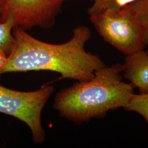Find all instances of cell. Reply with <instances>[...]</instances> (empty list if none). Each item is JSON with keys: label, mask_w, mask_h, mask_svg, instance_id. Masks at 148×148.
I'll return each instance as SVG.
<instances>
[{"label": "cell", "mask_w": 148, "mask_h": 148, "mask_svg": "<svg viewBox=\"0 0 148 148\" xmlns=\"http://www.w3.org/2000/svg\"><path fill=\"white\" fill-rule=\"evenodd\" d=\"M73 36L62 44L44 42L25 30L14 27L15 42L0 75L13 72L46 70L60 75L59 79L85 81L92 79L97 70L106 65L101 58L87 52L85 46L92 36L86 26L76 27Z\"/></svg>", "instance_id": "1"}, {"label": "cell", "mask_w": 148, "mask_h": 148, "mask_svg": "<svg viewBox=\"0 0 148 148\" xmlns=\"http://www.w3.org/2000/svg\"><path fill=\"white\" fill-rule=\"evenodd\" d=\"M122 72L120 63L98 69L92 79L77 81L58 92L54 109L60 116L76 124L104 118L110 110L124 109L134 87L123 81Z\"/></svg>", "instance_id": "2"}, {"label": "cell", "mask_w": 148, "mask_h": 148, "mask_svg": "<svg viewBox=\"0 0 148 148\" xmlns=\"http://www.w3.org/2000/svg\"><path fill=\"white\" fill-rule=\"evenodd\" d=\"M90 17L95 29L106 42L126 56L145 47L143 27L125 8L105 10Z\"/></svg>", "instance_id": "3"}, {"label": "cell", "mask_w": 148, "mask_h": 148, "mask_svg": "<svg viewBox=\"0 0 148 148\" xmlns=\"http://www.w3.org/2000/svg\"><path fill=\"white\" fill-rule=\"evenodd\" d=\"M54 90L52 85L30 92L18 91L0 85V112L25 123L31 131L33 142L43 143L46 134L41 114Z\"/></svg>", "instance_id": "4"}, {"label": "cell", "mask_w": 148, "mask_h": 148, "mask_svg": "<svg viewBox=\"0 0 148 148\" xmlns=\"http://www.w3.org/2000/svg\"><path fill=\"white\" fill-rule=\"evenodd\" d=\"M67 0H0V22L12 19L15 27L24 30L35 27H53L64 3Z\"/></svg>", "instance_id": "5"}, {"label": "cell", "mask_w": 148, "mask_h": 148, "mask_svg": "<svg viewBox=\"0 0 148 148\" xmlns=\"http://www.w3.org/2000/svg\"><path fill=\"white\" fill-rule=\"evenodd\" d=\"M123 77L140 92L148 91V55L144 49L126 56Z\"/></svg>", "instance_id": "6"}, {"label": "cell", "mask_w": 148, "mask_h": 148, "mask_svg": "<svg viewBox=\"0 0 148 148\" xmlns=\"http://www.w3.org/2000/svg\"><path fill=\"white\" fill-rule=\"evenodd\" d=\"M125 8L139 23L145 35V43L148 46V0H136Z\"/></svg>", "instance_id": "7"}, {"label": "cell", "mask_w": 148, "mask_h": 148, "mask_svg": "<svg viewBox=\"0 0 148 148\" xmlns=\"http://www.w3.org/2000/svg\"><path fill=\"white\" fill-rule=\"evenodd\" d=\"M14 27V23L12 19L0 22V51H3L8 56L11 52L15 42V39L12 33L13 29Z\"/></svg>", "instance_id": "8"}, {"label": "cell", "mask_w": 148, "mask_h": 148, "mask_svg": "<svg viewBox=\"0 0 148 148\" xmlns=\"http://www.w3.org/2000/svg\"><path fill=\"white\" fill-rule=\"evenodd\" d=\"M92 5L88 10L89 16L105 10H120L136 0H90Z\"/></svg>", "instance_id": "9"}, {"label": "cell", "mask_w": 148, "mask_h": 148, "mask_svg": "<svg viewBox=\"0 0 148 148\" xmlns=\"http://www.w3.org/2000/svg\"><path fill=\"white\" fill-rule=\"evenodd\" d=\"M129 111L136 112L145 119L148 124V91L133 93L124 108Z\"/></svg>", "instance_id": "10"}, {"label": "cell", "mask_w": 148, "mask_h": 148, "mask_svg": "<svg viewBox=\"0 0 148 148\" xmlns=\"http://www.w3.org/2000/svg\"><path fill=\"white\" fill-rule=\"evenodd\" d=\"M8 55L2 51H0V69L5 64L7 60Z\"/></svg>", "instance_id": "11"}, {"label": "cell", "mask_w": 148, "mask_h": 148, "mask_svg": "<svg viewBox=\"0 0 148 148\" xmlns=\"http://www.w3.org/2000/svg\"><path fill=\"white\" fill-rule=\"evenodd\" d=\"M1 12H2V7H1V6L0 5V14H1Z\"/></svg>", "instance_id": "12"}, {"label": "cell", "mask_w": 148, "mask_h": 148, "mask_svg": "<svg viewBox=\"0 0 148 148\" xmlns=\"http://www.w3.org/2000/svg\"><path fill=\"white\" fill-rule=\"evenodd\" d=\"M146 52H147V54H148V50H147V51H146Z\"/></svg>", "instance_id": "13"}]
</instances>
